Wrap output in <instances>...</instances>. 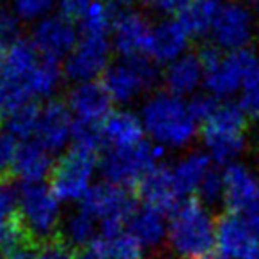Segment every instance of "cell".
<instances>
[{
	"label": "cell",
	"mask_w": 259,
	"mask_h": 259,
	"mask_svg": "<svg viewBox=\"0 0 259 259\" xmlns=\"http://www.w3.org/2000/svg\"><path fill=\"white\" fill-rule=\"evenodd\" d=\"M229 213L245 215L259 202V174L247 163H231L222 170V199Z\"/></svg>",
	"instance_id": "16"
},
{
	"label": "cell",
	"mask_w": 259,
	"mask_h": 259,
	"mask_svg": "<svg viewBox=\"0 0 259 259\" xmlns=\"http://www.w3.org/2000/svg\"><path fill=\"white\" fill-rule=\"evenodd\" d=\"M217 226L209 204L185 199L170 211L167 245L181 259H202L217 248Z\"/></svg>",
	"instance_id": "4"
},
{
	"label": "cell",
	"mask_w": 259,
	"mask_h": 259,
	"mask_svg": "<svg viewBox=\"0 0 259 259\" xmlns=\"http://www.w3.org/2000/svg\"><path fill=\"white\" fill-rule=\"evenodd\" d=\"M257 41H259V27H257Z\"/></svg>",
	"instance_id": "46"
},
{
	"label": "cell",
	"mask_w": 259,
	"mask_h": 259,
	"mask_svg": "<svg viewBox=\"0 0 259 259\" xmlns=\"http://www.w3.org/2000/svg\"><path fill=\"white\" fill-rule=\"evenodd\" d=\"M142 141H146V132L139 112L115 110L101 126V142L107 148H128Z\"/></svg>",
	"instance_id": "23"
},
{
	"label": "cell",
	"mask_w": 259,
	"mask_h": 259,
	"mask_svg": "<svg viewBox=\"0 0 259 259\" xmlns=\"http://www.w3.org/2000/svg\"><path fill=\"white\" fill-rule=\"evenodd\" d=\"M37 254H39V259H76L71 245L64 240H57V238L43 241Z\"/></svg>",
	"instance_id": "35"
},
{
	"label": "cell",
	"mask_w": 259,
	"mask_h": 259,
	"mask_svg": "<svg viewBox=\"0 0 259 259\" xmlns=\"http://www.w3.org/2000/svg\"><path fill=\"white\" fill-rule=\"evenodd\" d=\"M217 250L227 259H259V236L243 215L227 213L217 226Z\"/></svg>",
	"instance_id": "18"
},
{
	"label": "cell",
	"mask_w": 259,
	"mask_h": 259,
	"mask_svg": "<svg viewBox=\"0 0 259 259\" xmlns=\"http://www.w3.org/2000/svg\"><path fill=\"white\" fill-rule=\"evenodd\" d=\"M190 32L185 29L180 18H162L151 29L148 55L155 64H170L178 57L188 54Z\"/></svg>",
	"instance_id": "19"
},
{
	"label": "cell",
	"mask_w": 259,
	"mask_h": 259,
	"mask_svg": "<svg viewBox=\"0 0 259 259\" xmlns=\"http://www.w3.org/2000/svg\"><path fill=\"white\" fill-rule=\"evenodd\" d=\"M151 29L153 25L146 18V15L135 9L117 13L110 32L112 50L117 52L119 57L122 59L142 57L148 54Z\"/></svg>",
	"instance_id": "17"
},
{
	"label": "cell",
	"mask_w": 259,
	"mask_h": 259,
	"mask_svg": "<svg viewBox=\"0 0 259 259\" xmlns=\"http://www.w3.org/2000/svg\"><path fill=\"white\" fill-rule=\"evenodd\" d=\"M163 85L165 91L181 98L194 96L204 85V61L202 55L185 54L165 66L163 69Z\"/></svg>",
	"instance_id": "21"
},
{
	"label": "cell",
	"mask_w": 259,
	"mask_h": 259,
	"mask_svg": "<svg viewBox=\"0 0 259 259\" xmlns=\"http://www.w3.org/2000/svg\"><path fill=\"white\" fill-rule=\"evenodd\" d=\"M80 34L75 22L64 18L62 15H48L34 23L30 43L43 59L52 62L66 61L75 48Z\"/></svg>",
	"instance_id": "13"
},
{
	"label": "cell",
	"mask_w": 259,
	"mask_h": 259,
	"mask_svg": "<svg viewBox=\"0 0 259 259\" xmlns=\"http://www.w3.org/2000/svg\"><path fill=\"white\" fill-rule=\"evenodd\" d=\"M94 0H57V9L59 15L64 18L71 20V22H80L87 9L93 6Z\"/></svg>",
	"instance_id": "37"
},
{
	"label": "cell",
	"mask_w": 259,
	"mask_h": 259,
	"mask_svg": "<svg viewBox=\"0 0 259 259\" xmlns=\"http://www.w3.org/2000/svg\"><path fill=\"white\" fill-rule=\"evenodd\" d=\"M8 259H39V254L30 245H25V247H20L15 252H11Z\"/></svg>",
	"instance_id": "39"
},
{
	"label": "cell",
	"mask_w": 259,
	"mask_h": 259,
	"mask_svg": "<svg viewBox=\"0 0 259 259\" xmlns=\"http://www.w3.org/2000/svg\"><path fill=\"white\" fill-rule=\"evenodd\" d=\"M62 76L59 62L41 57L30 39L16 37L0 59V117H11L39 100L50 101L61 87Z\"/></svg>",
	"instance_id": "1"
},
{
	"label": "cell",
	"mask_w": 259,
	"mask_h": 259,
	"mask_svg": "<svg viewBox=\"0 0 259 259\" xmlns=\"http://www.w3.org/2000/svg\"><path fill=\"white\" fill-rule=\"evenodd\" d=\"M18 219V188L0 178V226Z\"/></svg>",
	"instance_id": "34"
},
{
	"label": "cell",
	"mask_w": 259,
	"mask_h": 259,
	"mask_svg": "<svg viewBox=\"0 0 259 259\" xmlns=\"http://www.w3.org/2000/svg\"><path fill=\"white\" fill-rule=\"evenodd\" d=\"M110 52V37L80 34L75 48L64 61V76L73 83L96 82L112 64Z\"/></svg>",
	"instance_id": "12"
},
{
	"label": "cell",
	"mask_w": 259,
	"mask_h": 259,
	"mask_svg": "<svg viewBox=\"0 0 259 259\" xmlns=\"http://www.w3.org/2000/svg\"><path fill=\"white\" fill-rule=\"evenodd\" d=\"M243 4H247L252 11H259V0H241Z\"/></svg>",
	"instance_id": "42"
},
{
	"label": "cell",
	"mask_w": 259,
	"mask_h": 259,
	"mask_svg": "<svg viewBox=\"0 0 259 259\" xmlns=\"http://www.w3.org/2000/svg\"><path fill=\"white\" fill-rule=\"evenodd\" d=\"M167 226H169V219H165V211L142 204L135 206L126 224V233L144 250L148 248L151 250L167 241Z\"/></svg>",
	"instance_id": "22"
},
{
	"label": "cell",
	"mask_w": 259,
	"mask_h": 259,
	"mask_svg": "<svg viewBox=\"0 0 259 259\" xmlns=\"http://www.w3.org/2000/svg\"><path fill=\"white\" fill-rule=\"evenodd\" d=\"M100 170L96 151L71 146L55 162L50 174V187L62 202H82L94 187V178Z\"/></svg>",
	"instance_id": "8"
},
{
	"label": "cell",
	"mask_w": 259,
	"mask_h": 259,
	"mask_svg": "<svg viewBox=\"0 0 259 259\" xmlns=\"http://www.w3.org/2000/svg\"><path fill=\"white\" fill-rule=\"evenodd\" d=\"M80 208L98 222L101 236L124 233L126 224L134 213V201L126 188L110 183H96L82 199Z\"/></svg>",
	"instance_id": "11"
},
{
	"label": "cell",
	"mask_w": 259,
	"mask_h": 259,
	"mask_svg": "<svg viewBox=\"0 0 259 259\" xmlns=\"http://www.w3.org/2000/svg\"><path fill=\"white\" fill-rule=\"evenodd\" d=\"M37 108H39V105H29V107L22 108L16 114H13L11 117L6 119V128L20 142L32 141L34 126H36V119H37Z\"/></svg>",
	"instance_id": "30"
},
{
	"label": "cell",
	"mask_w": 259,
	"mask_h": 259,
	"mask_svg": "<svg viewBox=\"0 0 259 259\" xmlns=\"http://www.w3.org/2000/svg\"><path fill=\"white\" fill-rule=\"evenodd\" d=\"M146 139L160 149H185L199 135V121L192 101L169 91H156L141 103Z\"/></svg>",
	"instance_id": "3"
},
{
	"label": "cell",
	"mask_w": 259,
	"mask_h": 259,
	"mask_svg": "<svg viewBox=\"0 0 259 259\" xmlns=\"http://www.w3.org/2000/svg\"><path fill=\"white\" fill-rule=\"evenodd\" d=\"M201 121V137L204 153L219 165H231L240 160L247 149V115L238 103L197 96L192 100Z\"/></svg>",
	"instance_id": "2"
},
{
	"label": "cell",
	"mask_w": 259,
	"mask_h": 259,
	"mask_svg": "<svg viewBox=\"0 0 259 259\" xmlns=\"http://www.w3.org/2000/svg\"><path fill=\"white\" fill-rule=\"evenodd\" d=\"M54 155L39 144L29 141L22 142L13 172L22 180V183H41L54 170Z\"/></svg>",
	"instance_id": "25"
},
{
	"label": "cell",
	"mask_w": 259,
	"mask_h": 259,
	"mask_svg": "<svg viewBox=\"0 0 259 259\" xmlns=\"http://www.w3.org/2000/svg\"><path fill=\"white\" fill-rule=\"evenodd\" d=\"M8 2H11V0H0V8H2L4 4H8Z\"/></svg>",
	"instance_id": "45"
},
{
	"label": "cell",
	"mask_w": 259,
	"mask_h": 259,
	"mask_svg": "<svg viewBox=\"0 0 259 259\" xmlns=\"http://www.w3.org/2000/svg\"><path fill=\"white\" fill-rule=\"evenodd\" d=\"M87 250L93 259H144V248L126 231L101 236Z\"/></svg>",
	"instance_id": "26"
},
{
	"label": "cell",
	"mask_w": 259,
	"mask_h": 259,
	"mask_svg": "<svg viewBox=\"0 0 259 259\" xmlns=\"http://www.w3.org/2000/svg\"><path fill=\"white\" fill-rule=\"evenodd\" d=\"M112 98L100 82L73 83L66 98V107L71 112L75 126L101 128L112 114Z\"/></svg>",
	"instance_id": "15"
},
{
	"label": "cell",
	"mask_w": 259,
	"mask_h": 259,
	"mask_svg": "<svg viewBox=\"0 0 259 259\" xmlns=\"http://www.w3.org/2000/svg\"><path fill=\"white\" fill-rule=\"evenodd\" d=\"M137 188L142 204L162 209V211H167V209L172 211L181 202V195L174 185L169 167H155L151 172L146 174V178L137 185Z\"/></svg>",
	"instance_id": "24"
},
{
	"label": "cell",
	"mask_w": 259,
	"mask_h": 259,
	"mask_svg": "<svg viewBox=\"0 0 259 259\" xmlns=\"http://www.w3.org/2000/svg\"><path fill=\"white\" fill-rule=\"evenodd\" d=\"M257 27L255 11L247 4L241 0H224L219 2L208 37L215 50H247L254 37H257Z\"/></svg>",
	"instance_id": "10"
},
{
	"label": "cell",
	"mask_w": 259,
	"mask_h": 259,
	"mask_svg": "<svg viewBox=\"0 0 259 259\" xmlns=\"http://www.w3.org/2000/svg\"><path fill=\"white\" fill-rule=\"evenodd\" d=\"M174 185L180 192L181 199L188 195H199L204 183L217 170L215 162L204 151H188L181 155L169 167Z\"/></svg>",
	"instance_id": "20"
},
{
	"label": "cell",
	"mask_w": 259,
	"mask_h": 259,
	"mask_svg": "<svg viewBox=\"0 0 259 259\" xmlns=\"http://www.w3.org/2000/svg\"><path fill=\"white\" fill-rule=\"evenodd\" d=\"M204 61V87L209 96L217 100H226L240 94L245 80L248 78L259 57L252 50L222 52L208 50L202 55Z\"/></svg>",
	"instance_id": "7"
},
{
	"label": "cell",
	"mask_w": 259,
	"mask_h": 259,
	"mask_svg": "<svg viewBox=\"0 0 259 259\" xmlns=\"http://www.w3.org/2000/svg\"><path fill=\"white\" fill-rule=\"evenodd\" d=\"M62 234L64 241H68L71 247H85L89 248L96 240L101 238V229L98 222L83 211L78 206V209L71 211L62 222Z\"/></svg>",
	"instance_id": "27"
},
{
	"label": "cell",
	"mask_w": 259,
	"mask_h": 259,
	"mask_svg": "<svg viewBox=\"0 0 259 259\" xmlns=\"http://www.w3.org/2000/svg\"><path fill=\"white\" fill-rule=\"evenodd\" d=\"M238 105L247 117L259 121V61L245 80V85L241 87Z\"/></svg>",
	"instance_id": "31"
},
{
	"label": "cell",
	"mask_w": 259,
	"mask_h": 259,
	"mask_svg": "<svg viewBox=\"0 0 259 259\" xmlns=\"http://www.w3.org/2000/svg\"><path fill=\"white\" fill-rule=\"evenodd\" d=\"M18 219L27 236L48 241L64 222L62 201L45 181L22 183L18 188Z\"/></svg>",
	"instance_id": "5"
},
{
	"label": "cell",
	"mask_w": 259,
	"mask_h": 259,
	"mask_svg": "<svg viewBox=\"0 0 259 259\" xmlns=\"http://www.w3.org/2000/svg\"><path fill=\"white\" fill-rule=\"evenodd\" d=\"M114 2L122 9V11H128V9H134L141 0H114Z\"/></svg>",
	"instance_id": "40"
},
{
	"label": "cell",
	"mask_w": 259,
	"mask_h": 259,
	"mask_svg": "<svg viewBox=\"0 0 259 259\" xmlns=\"http://www.w3.org/2000/svg\"><path fill=\"white\" fill-rule=\"evenodd\" d=\"M144 4L153 13L163 16V18H174V15L180 16L183 9L190 4V0H144Z\"/></svg>",
	"instance_id": "36"
},
{
	"label": "cell",
	"mask_w": 259,
	"mask_h": 259,
	"mask_svg": "<svg viewBox=\"0 0 259 259\" xmlns=\"http://www.w3.org/2000/svg\"><path fill=\"white\" fill-rule=\"evenodd\" d=\"M11 4L16 18L36 23L52 15V9L57 8V0H11Z\"/></svg>",
	"instance_id": "32"
},
{
	"label": "cell",
	"mask_w": 259,
	"mask_h": 259,
	"mask_svg": "<svg viewBox=\"0 0 259 259\" xmlns=\"http://www.w3.org/2000/svg\"><path fill=\"white\" fill-rule=\"evenodd\" d=\"M16 16H9L4 15V13H0V52H4L2 48L8 47L11 41L16 39Z\"/></svg>",
	"instance_id": "38"
},
{
	"label": "cell",
	"mask_w": 259,
	"mask_h": 259,
	"mask_svg": "<svg viewBox=\"0 0 259 259\" xmlns=\"http://www.w3.org/2000/svg\"><path fill=\"white\" fill-rule=\"evenodd\" d=\"M160 75L151 59L132 57L112 62L103 75V85L114 103L130 105L151 94Z\"/></svg>",
	"instance_id": "9"
},
{
	"label": "cell",
	"mask_w": 259,
	"mask_h": 259,
	"mask_svg": "<svg viewBox=\"0 0 259 259\" xmlns=\"http://www.w3.org/2000/svg\"><path fill=\"white\" fill-rule=\"evenodd\" d=\"M202 259H227V257L222 254V252L217 250V248H215V250L209 252V254H208V255H204V257H202Z\"/></svg>",
	"instance_id": "41"
},
{
	"label": "cell",
	"mask_w": 259,
	"mask_h": 259,
	"mask_svg": "<svg viewBox=\"0 0 259 259\" xmlns=\"http://www.w3.org/2000/svg\"><path fill=\"white\" fill-rule=\"evenodd\" d=\"M4 255H6V250L2 248V245H0V259H4Z\"/></svg>",
	"instance_id": "44"
},
{
	"label": "cell",
	"mask_w": 259,
	"mask_h": 259,
	"mask_svg": "<svg viewBox=\"0 0 259 259\" xmlns=\"http://www.w3.org/2000/svg\"><path fill=\"white\" fill-rule=\"evenodd\" d=\"M0 59H2V52H0Z\"/></svg>",
	"instance_id": "47"
},
{
	"label": "cell",
	"mask_w": 259,
	"mask_h": 259,
	"mask_svg": "<svg viewBox=\"0 0 259 259\" xmlns=\"http://www.w3.org/2000/svg\"><path fill=\"white\" fill-rule=\"evenodd\" d=\"M219 2L217 0H190V4L183 9L178 18L190 32V36H208L209 27L215 18Z\"/></svg>",
	"instance_id": "28"
},
{
	"label": "cell",
	"mask_w": 259,
	"mask_h": 259,
	"mask_svg": "<svg viewBox=\"0 0 259 259\" xmlns=\"http://www.w3.org/2000/svg\"><path fill=\"white\" fill-rule=\"evenodd\" d=\"M76 259H93V255H91V252H89V250H85L83 254L76 255Z\"/></svg>",
	"instance_id": "43"
},
{
	"label": "cell",
	"mask_w": 259,
	"mask_h": 259,
	"mask_svg": "<svg viewBox=\"0 0 259 259\" xmlns=\"http://www.w3.org/2000/svg\"><path fill=\"white\" fill-rule=\"evenodd\" d=\"M162 149L148 139L128 148H105L100 160V172L103 180L121 188L139 185L160 165Z\"/></svg>",
	"instance_id": "6"
},
{
	"label": "cell",
	"mask_w": 259,
	"mask_h": 259,
	"mask_svg": "<svg viewBox=\"0 0 259 259\" xmlns=\"http://www.w3.org/2000/svg\"><path fill=\"white\" fill-rule=\"evenodd\" d=\"M73 135H75V121L66 103L50 100L37 108L32 142L54 155L71 144Z\"/></svg>",
	"instance_id": "14"
},
{
	"label": "cell",
	"mask_w": 259,
	"mask_h": 259,
	"mask_svg": "<svg viewBox=\"0 0 259 259\" xmlns=\"http://www.w3.org/2000/svg\"><path fill=\"white\" fill-rule=\"evenodd\" d=\"M22 142L9 132L8 128H0V178L13 172Z\"/></svg>",
	"instance_id": "33"
},
{
	"label": "cell",
	"mask_w": 259,
	"mask_h": 259,
	"mask_svg": "<svg viewBox=\"0 0 259 259\" xmlns=\"http://www.w3.org/2000/svg\"><path fill=\"white\" fill-rule=\"evenodd\" d=\"M114 11L103 0H94L93 6L87 9L85 15L80 18V34L89 36H105L110 37L112 25H114Z\"/></svg>",
	"instance_id": "29"
}]
</instances>
